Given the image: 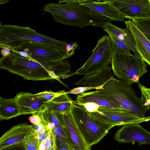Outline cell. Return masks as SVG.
I'll list each match as a JSON object with an SVG mask.
<instances>
[{"instance_id": "9", "label": "cell", "mask_w": 150, "mask_h": 150, "mask_svg": "<svg viewBox=\"0 0 150 150\" xmlns=\"http://www.w3.org/2000/svg\"><path fill=\"white\" fill-rule=\"evenodd\" d=\"M16 50L27 53L30 58L39 62L57 61L68 59L66 51L43 43H27Z\"/></svg>"}, {"instance_id": "16", "label": "cell", "mask_w": 150, "mask_h": 150, "mask_svg": "<svg viewBox=\"0 0 150 150\" xmlns=\"http://www.w3.org/2000/svg\"><path fill=\"white\" fill-rule=\"evenodd\" d=\"M33 125L22 123L12 127L0 138V149L23 143L32 132Z\"/></svg>"}, {"instance_id": "18", "label": "cell", "mask_w": 150, "mask_h": 150, "mask_svg": "<svg viewBox=\"0 0 150 150\" xmlns=\"http://www.w3.org/2000/svg\"><path fill=\"white\" fill-rule=\"evenodd\" d=\"M112 71L110 66L105 67L96 72L85 76L75 82V84L93 87L101 86L113 76Z\"/></svg>"}, {"instance_id": "8", "label": "cell", "mask_w": 150, "mask_h": 150, "mask_svg": "<svg viewBox=\"0 0 150 150\" xmlns=\"http://www.w3.org/2000/svg\"><path fill=\"white\" fill-rule=\"evenodd\" d=\"M88 112L93 118L114 126L150 120V117L142 118L130 111L113 108L100 107L95 112Z\"/></svg>"}, {"instance_id": "22", "label": "cell", "mask_w": 150, "mask_h": 150, "mask_svg": "<svg viewBox=\"0 0 150 150\" xmlns=\"http://www.w3.org/2000/svg\"><path fill=\"white\" fill-rule=\"evenodd\" d=\"M112 46L113 54H131L129 47L123 41L111 34H108Z\"/></svg>"}, {"instance_id": "20", "label": "cell", "mask_w": 150, "mask_h": 150, "mask_svg": "<svg viewBox=\"0 0 150 150\" xmlns=\"http://www.w3.org/2000/svg\"><path fill=\"white\" fill-rule=\"evenodd\" d=\"M73 101L64 90L59 91L51 100L47 101L45 104L47 110L64 113L69 111Z\"/></svg>"}, {"instance_id": "13", "label": "cell", "mask_w": 150, "mask_h": 150, "mask_svg": "<svg viewBox=\"0 0 150 150\" xmlns=\"http://www.w3.org/2000/svg\"><path fill=\"white\" fill-rule=\"evenodd\" d=\"M84 6L95 13L112 21H124V18L113 4V0H65Z\"/></svg>"}, {"instance_id": "17", "label": "cell", "mask_w": 150, "mask_h": 150, "mask_svg": "<svg viewBox=\"0 0 150 150\" xmlns=\"http://www.w3.org/2000/svg\"><path fill=\"white\" fill-rule=\"evenodd\" d=\"M131 32L135 42L137 51L141 57L150 66V42L129 19L125 21Z\"/></svg>"}, {"instance_id": "14", "label": "cell", "mask_w": 150, "mask_h": 150, "mask_svg": "<svg viewBox=\"0 0 150 150\" xmlns=\"http://www.w3.org/2000/svg\"><path fill=\"white\" fill-rule=\"evenodd\" d=\"M22 115L44 112L47 110L45 104L47 101L37 94L21 92L14 97Z\"/></svg>"}, {"instance_id": "32", "label": "cell", "mask_w": 150, "mask_h": 150, "mask_svg": "<svg viewBox=\"0 0 150 150\" xmlns=\"http://www.w3.org/2000/svg\"><path fill=\"white\" fill-rule=\"evenodd\" d=\"M52 130L57 136L63 137L66 139L63 127L56 125L55 127Z\"/></svg>"}, {"instance_id": "11", "label": "cell", "mask_w": 150, "mask_h": 150, "mask_svg": "<svg viewBox=\"0 0 150 150\" xmlns=\"http://www.w3.org/2000/svg\"><path fill=\"white\" fill-rule=\"evenodd\" d=\"M112 3L124 18H150V0H113Z\"/></svg>"}, {"instance_id": "34", "label": "cell", "mask_w": 150, "mask_h": 150, "mask_svg": "<svg viewBox=\"0 0 150 150\" xmlns=\"http://www.w3.org/2000/svg\"><path fill=\"white\" fill-rule=\"evenodd\" d=\"M49 131L44 133H40L38 135L36 139L38 141L39 147L40 144L43 142L45 140L47 137Z\"/></svg>"}, {"instance_id": "36", "label": "cell", "mask_w": 150, "mask_h": 150, "mask_svg": "<svg viewBox=\"0 0 150 150\" xmlns=\"http://www.w3.org/2000/svg\"><path fill=\"white\" fill-rule=\"evenodd\" d=\"M46 140L42 142L39 146L38 150H46Z\"/></svg>"}, {"instance_id": "4", "label": "cell", "mask_w": 150, "mask_h": 150, "mask_svg": "<svg viewBox=\"0 0 150 150\" xmlns=\"http://www.w3.org/2000/svg\"><path fill=\"white\" fill-rule=\"evenodd\" d=\"M129 82L112 77L106 82L98 92L110 95L119 102L125 110L130 111L142 118L145 117L147 110L144 103L137 97Z\"/></svg>"}, {"instance_id": "37", "label": "cell", "mask_w": 150, "mask_h": 150, "mask_svg": "<svg viewBox=\"0 0 150 150\" xmlns=\"http://www.w3.org/2000/svg\"><path fill=\"white\" fill-rule=\"evenodd\" d=\"M10 52V50L7 49L2 48L1 50V53L2 56H5L8 54Z\"/></svg>"}, {"instance_id": "15", "label": "cell", "mask_w": 150, "mask_h": 150, "mask_svg": "<svg viewBox=\"0 0 150 150\" xmlns=\"http://www.w3.org/2000/svg\"><path fill=\"white\" fill-rule=\"evenodd\" d=\"M76 100V101H73V103L78 105L92 103L98 108L102 107L125 110L115 98L110 95L100 93L96 90L80 94L77 95Z\"/></svg>"}, {"instance_id": "19", "label": "cell", "mask_w": 150, "mask_h": 150, "mask_svg": "<svg viewBox=\"0 0 150 150\" xmlns=\"http://www.w3.org/2000/svg\"><path fill=\"white\" fill-rule=\"evenodd\" d=\"M102 28L108 34L112 35L124 42L134 54L139 55L132 34L127 28H118L110 22L108 23Z\"/></svg>"}, {"instance_id": "2", "label": "cell", "mask_w": 150, "mask_h": 150, "mask_svg": "<svg viewBox=\"0 0 150 150\" xmlns=\"http://www.w3.org/2000/svg\"><path fill=\"white\" fill-rule=\"evenodd\" d=\"M58 1V4H48L43 9V11L52 15L55 22L81 28L88 26L103 28L112 21L94 13L84 6L65 0Z\"/></svg>"}, {"instance_id": "5", "label": "cell", "mask_w": 150, "mask_h": 150, "mask_svg": "<svg viewBox=\"0 0 150 150\" xmlns=\"http://www.w3.org/2000/svg\"><path fill=\"white\" fill-rule=\"evenodd\" d=\"M71 111L85 140L91 147L98 143L114 127L93 118L84 108L73 102Z\"/></svg>"}, {"instance_id": "26", "label": "cell", "mask_w": 150, "mask_h": 150, "mask_svg": "<svg viewBox=\"0 0 150 150\" xmlns=\"http://www.w3.org/2000/svg\"><path fill=\"white\" fill-rule=\"evenodd\" d=\"M44 112H39L33 114L29 118L30 122L34 125L41 124L46 126L48 123L44 118Z\"/></svg>"}, {"instance_id": "23", "label": "cell", "mask_w": 150, "mask_h": 150, "mask_svg": "<svg viewBox=\"0 0 150 150\" xmlns=\"http://www.w3.org/2000/svg\"><path fill=\"white\" fill-rule=\"evenodd\" d=\"M130 20L150 42V18Z\"/></svg>"}, {"instance_id": "30", "label": "cell", "mask_w": 150, "mask_h": 150, "mask_svg": "<svg viewBox=\"0 0 150 150\" xmlns=\"http://www.w3.org/2000/svg\"><path fill=\"white\" fill-rule=\"evenodd\" d=\"M78 47V45L76 42H72L66 45V51L68 58L74 54L75 50Z\"/></svg>"}, {"instance_id": "6", "label": "cell", "mask_w": 150, "mask_h": 150, "mask_svg": "<svg viewBox=\"0 0 150 150\" xmlns=\"http://www.w3.org/2000/svg\"><path fill=\"white\" fill-rule=\"evenodd\" d=\"M111 63L114 75L131 84L148 71L147 63L139 55L113 54Z\"/></svg>"}, {"instance_id": "3", "label": "cell", "mask_w": 150, "mask_h": 150, "mask_svg": "<svg viewBox=\"0 0 150 150\" xmlns=\"http://www.w3.org/2000/svg\"><path fill=\"white\" fill-rule=\"evenodd\" d=\"M31 42L52 45L66 51L68 44L66 41L56 40L36 32L28 27L15 25H0V47L10 51L17 50L22 46Z\"/></svg>"}, {"instance_id": "12", "label": "cell", "mask_w": 150, "mask_h": 150, "mask_svg": "<svg viewBox=\"0 0 150 150\" xmlns=\"http://www.w3.org/2000/svg\"><path fill=\"white\" fill-rule=\"evenodd\" d=\"M114 138L116 141L122 143L138 142L150 144V132L138 123L123 125L115 133Z\"/></svg>"}, {"instance_id": "35", "label": "cell", "mask_w": 150, "mask_h": 150, "mask_svg": "<svg viewBox=\"0 0 150 150\" xmlns=\"http://www.w3.org/2000/svg\"><path fill=\"white\" fill-rule=\"evenodd\" d=\"M56 125L53 123H48L46 126V127L47 131L52 130L55 127Z\"/></svg>"}, {"instance_id": "24", "label": "cell", "mask_w": 150, "mask_h": 150, "mask_svg": "<svg viewBox=\"0 0 150 150\" xmlns=\"http://www.w3.org/2000/svg\"><path fill=\"white\" fill-rule=\"evenodd\" d=\"M60 114L55 111L47 110L44 112V118L48 123H53L56 125L63 127L62 122L60 120Z\"/></svg>"}, {"instance_id": "33", "label": "cell", "mask_w": 150, "mask_h": 150, "mask_svg": "<svg viewBox=\"0 0 150 150\" xmlns=\"http://www.w3.org/2000/svg\"><path fill=\"white\" fill-rule=\"evenodd\" d=\"M0 150H26L23 143L10 146Z\"/></svg>"}, {"instance_id": "29", "label": "cell", "mask_w": 150, "mask_h": 150, "mask_svg": "<svg viewBox=\"0 0 150 150\" xmlns=\"http://www.w3.org/2000/svg\"><path fill=\"white\" fill-rule=\"evenodd\" d=\"M47 130L46 126L42 125H34L32 128L31 134L36 139L40 133H44Z\"/></svg>"}, {"instance_id": "21", "label": "cell", "mask_w": 150, "mask_h": 150, "mask_svg": "<svg viewBox=\"0 0 150 150\" xmlns=\"http://www.w3.org/2000/svg\"><path fill=\"white\" fill-rule=\"evenodd\" d=\"M22 115L15 98H0V120H8Z\"/></svg>"}, {"instance_id": "1", "label": "cell", "mask_w": 150, "mask_h": 150, "mask_svg": "<svg viewBox=\"0 0 150 150\" xmlns=\"http://www.w3.org/2000/svg\"><path fill=\"white\" fill-rule=\"evenodd\" d=\"M0 68L25 79L36 81L55 79L64 85L65 84L60 79L68 78L72 74L71 65L66 59L39 62L13 51L1 57Z\"/></svg>"}, {"instance_id": "28", "label": "cell", "mask_w": 150, "mask_h": 150, "mask_svg": "<svg viewBox=\"0 0 150 150\" xmlns=\"http://www.w3.org/2000/svg\"><path fill=\"white\" fill-rule=\"evenodd\" d=\"M104 84L101 86L97 87L86 86L79 87L74 88L69 91L67 92V94H73L76 95L78 94H79L85 92L86 91L91 90L94 89L97 90L101 89Z\"/></svg>"}, {"instance_id": "31", "label": "cell", "mask_w": 150, "mask_h": 150, "mask_svg": "<svg viewBox=\"0 0 150 150\" xmlns=\"http://www.w3.org/2000/svg\"><path fill=\"white\" fill-rule=\"evenodd\" d=\"M57 93V92H55L50 91H43L37 93V94L47 101H50L55 97Z\"/></svg>"}, {"instance_id": "10", "label": "cell", "mask_w": 150, "mask_h": 150, "mask_svg": "<svg viewBox=\"0 0 150 150\" xmlns=\"http://www.w3.org/2000/svg\"><path fill=\"white\" fill-rule=\"evenodd\" d=\"M67 142L71 150H91L79 130L71 110L60 114Z\"/></svg>"}, {"instance_id": "25", "label": "cell", "mask_w": 150, "mask_h": 150, "mask_svg": "<svg viewBox=\"0 0 150 150\" xmlns=\"http://www.w3.org/2000/svg\"><path fill=\"white\" fill-rule=\"evenodd\" d=\"M138 86L141 92V98L144 102L147 110H150V88H147L140 83L138 84Z\"/></svg>"}, {"instance_id": "7", "label": "cell", "mask_w": 150, "mask_h": 150, "mask_svg": "<svg viewBox=\"0 0 150 150\" xmlns=\"http://www.w3.org/2000/svg\"><path fill=\"white\" fill-rule=\"evenodd\" d=\"M112 55L110 38L108 35H104L98 40L88 59L71 76L75 74L86 75L109 66Z\"/></svg>"}, {"instance_id": "27", "label": "cell", "mask_w": 150, "mask_h": 150, "mask_svg": "<svg viewBox=\"0 0 150 150\" xmlns=\"http://www.w3.org/2000/svg\"><path fill=\"white\" fill-rule=\"evenodd\" d=\"M23 143L26 150H38V140L31 134L26 138Z\"/></svg>"}]
</instances>
